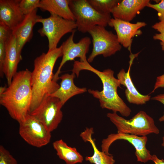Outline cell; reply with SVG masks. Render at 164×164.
<instances>
[{"mask_svg":"<svg viewBox=\"0 0 164 164\" xmlns=\"http://www.w3.org/2000/svg\"><path fill=\"white\" fill-rule=\"evenodd\" d=\"M62 56L60 46L43 53L35 60L34 69L31 72L32 97L29 113L39 106L46 94H52L59 87L60 85L53 80V70L57 60Z\"/></svg>","mask_w":164,"mask_h":164,"instance_id":"obj_3","label":"cell"},{"mask_svg":"<svg viewBox=\"0 0 164 164\" xmlns=\"http://www.w3.org/2000/svg\"><path fill=\"white\" fill-rule=\"evenodd\" d=\"M37 9L26 15L22 22L12 31V35L16 39L18 48L20 53L25 45L32 39L33 27L42 17L37 14Z\"/></svg>","mask_w":164,"mask_h":164,"instance_id":"obj_16","label":"cell"},{"mask_svg":"<svg viewBox=\"0 0 164 164\" xmlns=\"http://www.w3.org/2000/svg\"><path fill=\"white\" fill-rule=\"evenodd\" d=\"M69 6L75 18L77 28L83 33L88 32L96 26L106 27L111 18L110 14L97 12L87 0H70Z\"/></svg>","mask_w":164,"mask_h":164,"instance_id":"obj_5","label":"cell"},{"mask_svg":"<svg viewBox=\"0 0 164 164\" xmlns=\"http://www.w3.org/2000/svg\"><path fill=\"white\" fill-rule=\"evenodd\" d=\"M138 54H133L131 53L129 67L127 72L121 69L118 74V79L121 84L125 87L126 89L125 93L126 99L130 103L141 105L145 104L150 99L151 96L149 95H144L140 93L137 90L132 81L130 74V71L133 61Z\"/></svg>","mask_w":164,"mask_h":164,"instance_id":"obj_15","label":"cell"},{"mask_svg":"<svg viewBox=\"0 0 164 164\" xmlns=\"http://www.w3.org/2000/svg\"><path fill=\"white\" fill-rule=\"evenodd\" d=\"M62 107L58 98L46 94L39 106L29 114L39 120L51 132L57 128L62 119Z\"/></svg>","mask_w":164,"mask_h":164,"instance_id":"obj_8","label":"cell"},{"mask_svg":"<svg viewBox=\"0 0 164 164\" xmlns=\"http://www.w3.org/2000/svg\"><path fill=\"white\" fill-rule=\"evenodd\" d=\"M39 0H22L19 3L20 9L25 15H26L34 10L39 8Z\"/></svg>","mask_w":164,"mask_h":164,"instance_id":"obj_23","label":"cell"},{"mask_svg":"<svg viewBox=\"0 0 164 164\" xmlns=\"http://www.w3.org/2000/svg\"><path fill=\"white\" fill-rule=\"evenodd\" d=\"M19 123V134L22 138L29 145L40 148L50 142L51 132L34 116L29 114Z\"/></svg>","mask_w":164,"mask_h":164,"instance_id":"obj_9","label":"cell"},{"mask_svg":"<svg viewBox=\"0 0 164 164\" xmlns=\"http://www.w3.org/2000/svg\"><path fill=\"white\" fill-rule=\"evenodd\" d=\"M151 160L155 164H164V160L159 159L155 155H152Z\"/></svg>","mask_w":164,"mask_h":164,"instance_id":"obj_31","label":"cell"},{"mask_svg":"<svg viewBox=\"0 0 164 164\" xmlns=\"http://www.w3.org/2000/svg\"><path fill=\"white\" fill-rule=\"evenodd\" d=\"M94 133L93 128H87L80 135V137L84 142H89L91 144L94 152L93 155L86 157L85 160L94 164H114L115 161L111 154L108 155L98 149L94 140L92 138V136Z\"/></svg>","mask_w":164,"mask_h":164,"instance_id":"obj_20","label":"cell"},{"mask_svg":"<svg viewBox=\"0 0 164 164\" xmlns=\"http://www.w3.org/2000/svg\"><path fill=\"white\" fill-rule=\"evenodd\" d=\"M12 35V30L0 22V42L5 43Z\"/></svg>","mask_w":164,"mask_h":164,"instance_id":"obj_26","label":"cell"},{"mask_svg":"<svg viewBox=\"0 0 164 164\" xmlns=\"http://www.w3.org/2000/svg\"><path fill=\"white\" fill-rule=\"evenodd\" d=\"M107 116L117 128L118 133L141 136L159 133L153 119L143 111H139L129 120L119 116L116 113H108Z\"/></svg>","mask_w":164,"mask_h":164,"instance_id":"obj_4","label":"cell"},{"mask_svg":"<svg viewBox=\"0 0 164 164\" xmlns=\"http://www.w3.org/2000/svg\"><path fill=\"white\" fill-rule=\"evenodd\" d=\"M22 60L21 53L19 51L16 39L12 35L5 43V54L2 68L3 73L8 86L17 73L18 64Z\"/></svg>","mask_w":164,"mask_h":164,"instance_id":"obj_13","label":"cell"},{"mask_svg":"<svg viewBox=\"0 0 164 164\" xmlns=\"http://www.w3.org/2000/svg\"><path fill=\"white\" fill-rule=\"evenodd\" d=\"M118 140H124L130 143L135 149V155L137 161L145 163L151 160L152 155L150 151L146 147L148 141L146 136H138L136 135L121 133H111L107 138L101 141V151L108 155L110 147L114 141Z\"/></svg>","mask_w":164,"mask_h":164,"instance_id":"obj_11","label":"cell"},{"mask_svg":"<svg viewBox=\"0 0 164 164\" xmlns=\"http://www.w3.org/2000/svg\"><path fill=\"white\" fill-rule=\"evenodd\" d=\"M162 146L164 147V134L163 135V136L162 137Z\"/></svg>","mask_w":164,"mask_h":164,"instance_id":"obj_33","label":"cell"},{"mask_svg":"<svg viewBox=\"0 0 164 164\" xmlns=\"http://www.w3.org/2000/svg\"><path fill=\"white\" fill-rule=\"evenodd\" d=\"M152 99L159 101L164 105V94L158 95L152 97ZM159 120L160 122L164 121V111L163 115L159 118Z\"/></svg>","mask_w":164,"mask_h":164,"instance_id":"obj_30","label":"cell"},{"mask_svg":"<svg viewBox=\"0 0 164 164\" xmlns=\"http://www.w3.org/2000/svg\"><path fill=\"white\" fill-rule=\"evenodd\" d=\"M149 3V0H121L111 13L114 18L130 22Z\"/></svg>","mask_w":164,"mask_h":164,"instance_id":"obj_17","label":"cell"},{"mask_svg":"<svg viewBox=\"0 0 164 164\" xmlns=\"http://www.w3.org/2000/svg\"><path fill=\"white\" fill-rule=\"evenodd\" d=\"M88 32L92 38L93 43L92 51L87 59L89 63L92 62L98 55H102L107 57L114 54L121 49L122 46L116 35L107 30L104 26H95Z\"/></svg>","mask_w":164,"mask_h":164,"instance_id":"obj_6","label":"cell"},{"mask_svg":"<svg viewBox=\"0 0 164 164\" xmlns=\"http://www.w3.org/2000/svg\"><path fill=\"white\" fill-rule=\"evenodd\" d=\"M76 76L73 73L71 74L66 73L62 75L59 77V79H61L59 87L49 95L58 98L62 106L71 97L87 91L86 88H80L75 85L73 80Z\"/></svg>","mask_w":164,"mask_h":164,"instance_id":"obj_18","label":"cell"},{"mask_svg":"<svg viewBox=\"0 0 164 164\" xmlns=\"http://www.w3.org/2000/svg\"><path fill=\"white\" fill-rule=\"evenodd\" d=\"M5 54V43L0 42V74L1 77L3 75L2 68Z\"/></svg>","mask_w":164,"mask_h":164,"instance_id":"obj_28","label":"cell"},{"mask_svg":"<svg viewBox=\"0 0 164 164\" xmlns=\"http://www.w3.org/2000/svg\"><path fill=\"white\" fill-rule=\"evenodd\" d=\"M146 25L144 22L132 23L114 18L111 19L108 24L114 28L120 43L130 52L133 38L141 35L142 32L140 29Z\"/></svg>","mask_w":164,"mask_h":164,"instance_id":"obj_12","label":"cell"},{"mask_svg":"<svg viewBox=\"0 0 164 164\" xmlns=\"http://www.w3.org/2000/svg\"><path fill=\"white\" fill-rule=\"evenodd\" d=\"M53 145L57 155L66 164H76L83 161V156L76 149L68 146L62 139L54 142Z\"/></svg>","mask_w":164,"mask_h":164,"instance_id":"obj_21","label":"cell"},{"mask_svg":"<svg viewBox=\"0 0 164 164\" xmlns=\"http://www.w3.org/2000/svg\"><path fill=\"white\" fill-rule=\"evenodd\" d=\"M159 88H164V73L157 77L154 89L152 93L154 92L156 89Z\"/></svg>","mask_w":164,"mask_h":164,"instance_id":"obj_29","label":"cell"},{"mask_svg":"<svg viewBox=\"0 0 164 164\" xmlns=\"http://www.w3.org/2000/svg\"><path fill=\"white\" fill-rule=\"evenodd\" d=\"M75 30L72 32L68 39L61 45L62 52V58L59 66L54 74L53 80L57 82L59 79V74L61 69L67 61L73 60L76 58H79L80 61L87 60L86 54L88 53L91 42V39L86 36L81 39L77 43L73 41Z\"/></svg>","mask_w":164,"mask_h":164,"instance_id":"obj_10","label":"cell"},{"mask_svg":"<svg viewBox=\"0 0 164 164\" xmlns=\"http://www.w3.org/2000/svg\"><path fill=\"white\" fill-rule=\"evenodd\" d=\"M7 87L5 86H1L0 88V95L2 94L5 90Z\"/></svg>","mask_w":164,"mask_h":164,"instance_id":"obj_32","label":"cell"},{"mask_svg":"<svg viewBox=\"0 0 164 164\" xmlns=\"http://www.w3.org/2000/svg\"><path fill=\"white\" fill-rule=\"evenodd\" d=\"M152 27L159 32V33L155 34L153 38L154 40L161 41L160 44L162 49L164 51V21L155 23Z\"/></svg>","mask_w":164,"mask_h":164,"instance_id":"obj_24","label":"cell"},{"mask_svg":"<svg viewBox=\"0 0 164 164\" xmlns=\"http://www.w3.org/2000/svg\"><path fill=\"white\" fill-rule=\"evenodd\" d=\"M70 1V0H42L39 8L42 10L49 12L50 15L75 21L69 6Z\"/></svg>","mask_w":164,"mask_h":164,"instance_id":"obj_19","label":"cell"},{"mask_svg":"<svg viewBox=\"0 0 164 164\" xmlns=\"http://www.w3.org/2000/svg\"><path fill=\"white\" fill-rule=\"evenodd\" d=\"M0 164H17L16 160L2 145L0 146Z\"/></svg>","mask_w":164,"mask_h":164,"instance_id":"obj_25","label":"cell"},{"mask_svg":"<svg viewBox=\"0 0 164 164\" xmlns=\"http://www.w3.org/2000/svg\"><path fill=\"white\" fill-rule=\"evenodd\" d=\"M38 22L42 24V27L38 31L42 36H46L48 41V50L57 48L62 37L66 34L75 30V21L64 19L58 16L50 15V17L39 19Z\"/></svg>","mask_w":164,"mask_h":164,"instance_id":"obj_7","label":"cell"},{"mask_svg":"<svg viewBox=\"0 0 164 164\" xmlns=\"http://www.w3.org/2000/svg\"><path fill=\"white\" fill-rule=\"evenodd\" d=\"M20 0H0V22L5 24L12 31L24 19L25 15L19 6Z\"/></svg>","mask_w":164,"mask_h":164,"instance_id":"obj_14","label":"cell"},{"mask_svg":"<svg viewBox=\"0 0 164 164\" xmlns=\"http://www.w3.org/2000/svg\"><path fill=\"white\" fill-rule=\"evenodd\" d=\"M90 5L98 12L111 14L120 0H87Z\"/></svg>","mask_w":164,"mask_h":164,"instance_id":"obj_22","label":"cell"},{"mask_svg":"<svg viewBox=\"0 0 164 164\" xmlns=\"http://www.w3.org/2000/svg\"><path fill=\"white\" fill-rule=\"evenodd\" d=\"M91 71L97 75L101 80L103 90L101 91L89 89V93L98 99L101 107L112 110L113 112H119L122 116L128 117L131 110L119 96L117 89L120 87L121 83L118 79L114 76V71L108 69L101 71L90 65L87 60L84 61H75L74 63L72 73L78 77L82 70Z\"/></svg>","mask_w":164,"mask_h":164,"instance_id":"obj_1","label":"cell"},{"mask_svg":"<svg viewBox=\"0 0 164 164\" xmlns=\"http://www.w3.org/2000/svg\"><path fill=\"white\" fill-rule=\"evenodd\" d=\"M147 7L153 9L157 12L158 19L160 21H164V0H161L156 4L149 3Z\"/></svg>","mask_w":164,"mask_h":164,"instance_id":"obj_27","label":"cell"},{"mask_svg":"<svg viewBox=\"0 0 164 164\" xmlns=\"http://www.w3.org/2000/svg\"><path fill=\"white\" fill-rule=\"evenodd\" d=\"M32 97L31 72L26 69L14 75L10 84L0 95V104L19 123L29 113Z\"/></svg>","mask_w":164,"mask_h":164,"instance_id":"obj_2","label":"cell"}]
</instances>
